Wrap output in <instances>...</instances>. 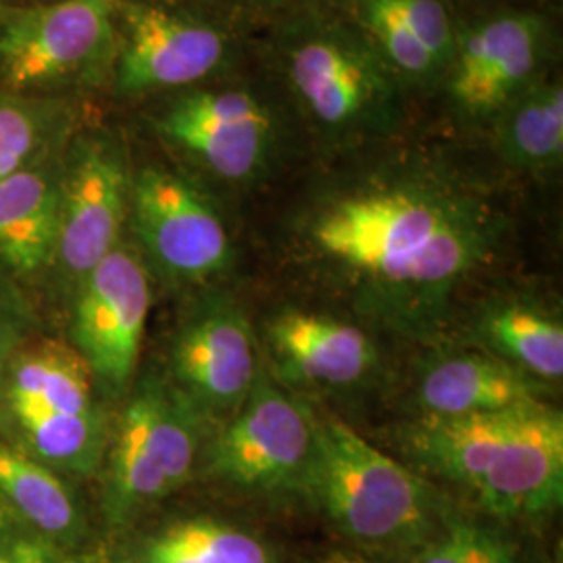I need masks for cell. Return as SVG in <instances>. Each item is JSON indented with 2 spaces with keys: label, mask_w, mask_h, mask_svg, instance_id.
Masks as SVG:
<instances>
[{
  "label": "cell",
  "mask_w": 563,
  "mask_h": 563,
  "mask_svg": "<svg viewBox=\"0 0 563 563\" xmlns=\"http://www.w3.org/2000/svg\"><path fill=\"white\" fill-rule=\"evenodd\" d=\"M328 260L405 307L439 302L488 253L474 209L422 188H388L332 202L311 225Z\"/></svg>",
  "instance_id": "cell-1"
},
{
  "label": "cell",
  "mask_w": 563,
  "mask_h": 563,
  "mask_svg": "<svg viewBox=\"0 0 563 563\" xmlns=\"http://www.w3.org/2000/svg\"><path fill=\"white\" fill-rule=\"evenodd\" d=\"M407 449L426 470L472 490L495 516H543L562 504L563 418L543 401L423 418L407 432Z\"/></svg>",
  "instance_id": "cell-2"
},
{
  "label": "cell",
  "mask_w": 563,
  "mask_h": 563,
  "mask_svg": "<svg viewBox=\"0 0 563 563\" xmlns=\"http://www.w3.org/2000/svg\"><path fill=\"white\" fill-rule=\"evenodd\" d=\"M99 393L69 342L36 334L0 384V437L65 478H90L109 443Z\"/></svg>",
  "instance_id": "cell-3"
},
{
  "label": "cell",
  "mask_w": 563,
  "mask_h": 563,
  "mask_svg": "<svg viewBox=\"0 0 563 563\" xmlns=\"http://www.w3.org/2000/svg\"><path fill=\"white\" fill-rule=\"evenodd\" d=\"M302 488L355 541L405 543L432 528L430 484L336 418H318Z\"/></svg>",
  "instance_id": "cell-4"
},
{
  "label": "cell",
  "mask_w": 563,
  "mask_h": 563,
  "mask_svg": "<svg viewBox=\"0 0 563 563\" xmlns=\"http://www.w3.org/2000/svg\"><path fill=\"white\" fill-rule=\"evenodd\" d=\"M120 0H0V90L76 101L111 80Z\"/></svg>",
  "instance_id": "cell-5"
},
{
  "label": "cell",
  "mask_w": 563,
  "mask_h": 563,
  "mask_svg": "<svg viewBox=\"0 0 563 563\" xmlns=\"http://www.w3.org/2000/svg\"><path fill=\"white\" fill-rule=\"evenodd\" d=\"M201 416L167 376L148 372L125 395L102 460V511L113 526L134 520L190 481Z\"/></svg>",
  "instance_id": "cell-6"
},
{
  "label": "cell",
  "mask_w": 563,
  "mask_h": 563,
  "mask_svg": "<svg viewBox=\"0 0 563 563\" xmlns=\"http://www.w3.org/2000/svg\"><path fill=\"white\" fill-rule=\"evenodd\" d=\"M132 169L113 134L80 123L60 153L59 225L48 278L63 295L121 242Z\"/></svg>",
  "instance_id": "cell-7"
},
{
  "label": "cell",
  "mask_w": 563,
  "mask_h": 563,
  "mask_svg": "<svg viewBox=\"0 0 563 563\" xmlns=\"http://www.w3.org/2000/svg\"><path fill=\"white\" fill-rule=\"evenodd\" d=\"M69 299V344L90 367L101 393L128 395L153 305L148 267L139 249L121 241L76 284Z\"/></svg>",
  "instance_id": "cell-8"
},
{
  "label": "cell",
  "mask_w": 563,
  "mask_h": 563,
  "mask_svg": "<svg viewBox=\"0 0 563 563\" xmlns=\"http://www.w3.org/2000/svg\"><path fill=\"white\" fill-rule=\"evenodd\" d=\"M128 222L146 267L174 284H201L225 272L230 236L211 202L180 174L142 167L132 174Z\"/></svg>",
  "instance_id": "cell-9"
},
{
  "label": "cell",
  "mask_w": 563,
  "mask_h": 563,
  "mask_svg": "<svg viewBox=\"0 0 563 563\" xmlns=\"http://www.w3.org/2000/svg\"><path fill=\"white\" fill-rule=\"evenodd\" d=\"M316 416L260 369L239 411L209 449V470L225 483L274 493L301 486L313 451Z\"/></svg>",
  "instance_id": "cell-10"
},
{
  "label": "cell",
  "mask_w": 563,
  "mask_h": 563,
  "mask_svg": "<svg viewBox=\"0 0 563 563\" xmlns=\"http://www.w3.org/2000/svg\"><path fill=\"white\" fill-rule=\"evenodd\" d=\"M225 55L220 30L162 2L120 0L111 84L120 97L188 88Z\"/></svg>",
  "instance_id": "cell-11"
},
{
  "label": "cell",
  "mask_w": 563,
  "mask_h": 563,
  "mask_svg": "<svg viewBox=\"0 0 563 563\" xmlns=\"http://www.w3.org/2000/svg\"><path fill=\"white\" fill-rule=\"evenodd\" d=\"M257 344L241 307L216 297L180 323L169 349V376L202 420H230L260 374Z\"/></svg>",
  "instance_id": "cell-12"
},
{
  "label": "cell",
  "mask_w": 563,
  "mask_h": 563,
  "mask_svg": "<svg viewBox=\"0 0 563 563\" xmlns=\"http://www.w3.org/2000/svg\"><path fill=\"white\" fill-rule=\"evenodd\" d=\"M153 125L169 146L228 181L257 174L272 134L262 102L242 90H190L163 107Z\"/></svg>",
  "instance_id": "cell-13"
},
{
  "label": "cell",
  "mask_w": 563,
  "mask_h": 563,
  "mask_svg": "<svg viewBox=\"0 0 563 563\" xmlns=\"http://www.w3.org/2000/svg\"><path fill=\"white\" fill-rule=\"evenodd\" d=\"M288 76L309 113L325 128H355L386 99L383 74L372 57L332 34L299 42L290 51Z\"/></svg>",
  "instance_id": "cell-14"
},
{
  "label": "cell",
  "mask_w": 563,
  "mask_h": 563,
  "mask_svg": "<svg viewBox=\"0 0 563 563\" xmlns=\"http://www.w3.org/2000/svg\"><path fill=\"white\" fill-rule=\"evenodd\" d=\"M543 25L532 15L486 21L462 42L451 95L470 113H493L511 101L539 67Z\"/></svg>",
  "instance_id": "cell-15"
},
{
  "label": "cell",
  "mask_w": 563,
  "mask_h": 563,
  "mask_svg": "<svg viewBox=\"0 0 563 563\" xmlns=\"http://www.w3.org/2000/svg\"><path fill=\"white\" fill-rule=\"evenodd\" d=\"M60 153L0 180V272L25 290L48 278L55 260Z\"/></svg>",
  "instance_id": "cell-16"
},
{
  "label": "cell",
  "mask_w": 563,
  "mask_h": 563,
  "mask_svg": "<svg viewBox=\"0 0 563 563\" xmlns=\"http://www.w3.org/2000/svg\"><path fill=\"white\" fill-rule=\"evenodd\" d=\"M267 341L282 372L299 383L346 386L376 363V346L353 323L286 309L267 323Z\"/></svg>",
  "instance_id": "cell-17"
},
{
  "label": "cell",
  "mask_w": 563,
  "mask_h": 563,
  "mask_svg": "<svg viewBox=\"0 0 563 563\" xmlns=\"http://www.w3.org/2000/svg\"><path fill=\"white\" fill-rule=\"evenodd\" d=\"M532 401H541L534 380L497 355L484 353L439 357L423 369L418 383L423 418L493 413Z\"/></svg>",
  "instance_id": "cell-18"
},
{
  "label": "cell",
  "mask_w": 563,
  "mask_h": 563,
  "mask_svg": "<svg viewBox=\"0 0 563 563\" xmlns=\"http://www.w3.org/2000/svg\"><path fill=\"white\" fill-rule=\"evenodd\" d=\"M0 504L36 539L71 549L84 532L81 504L65 478L0 437Z\"/></svg>",
  "instance_id": "cell-19"
},
{
  "label": "cell",
  "mask_w": 563,
  "mask_h": 563,
  "mask_svg": "<svg viewBox=\"0 0 563 563\" xmlns=\"http://www.w3.org/2000/svg\"><path fill=\"white\" fill-rule=\"evenodd\" d=\"M78 123L76 101L0 90V180L55 155Z\"/></svg>",
  "instance_id": "cell-20"
},
{
  "label": "cell",
  "mask_w": 563,
  "mask_h": 563,
  "mask_svg": "<svg viewBox=\"0 0 563 563\" xmlns=\"http://www.w3.org/2000/svg\"><path fill=\"white\" fill-rule=\"evenodd\" d=\"M484 339L497 357L541 380L563 376V325L560 320L528 305H505L490 311L483 322Z\"/></svg>",
  "instance_id": "cell-21"
},
{
  "label": "cell",
  "mask_w": 563,
  "mask_h": 563,
  "mask_svg": "<svg viewBox=\"0 0 563 563\" xmlns=\"http://www.w3.org/2000/svg\"><path fill=\"white\" fill-rule=\"evenodd\" d=\"M505 159L526 169L555 167L563 155L562 84H544L511 102L499 121Z\"/></svg>",
  "instance_id": "cell-22"
},
{
  "label": "cell",
  "mask_w": 563,
  "mask_h": 563,
  "mask_svg": "<svg viewBox=\"0 0 563 563\" xmlns=\"http://www.w3.org/2000/svg\"><path fill=\"white\" fill-rule=\"evenodd\" d=\"M141 563H272L253 534L209 518L167 526L142 549Z\"/></svg>",
  "instance_id": "cell-23"
},
{
  "label": "cell",
  "mask_w": 563,
  "mask_h": 563,
  "mask_svg": "<svg viewBox=\"0 0 563 563\" xmlns=\"http://www.w3.org/2000/svg\"><path fill=\"white\" fill-rule=\"evenodd\" d=\"M411 563H516L507 544L483 526L451 520L432 534Z\"/></svg>",
  "instance_id": "cell-24"
},
{
  "label": "cell",
  "mask_w": 563,
  "mask_h": 563,
  "mask_svg": "<svg viewBox=\"0 0 563 563\" xmlns=\"http://www.w3.org/2000/svg\"><path fill=\"white\" fill-rule=\"evenodd\" d=\"M362 20L372 38L383 48L386 59L402 74L423 78L441 67L395 15L386 0H362Z\"/></svg>",
  "instance_id": "cell-25"
},
{
  "label": "cell",
  "mask_w": 563,
  "mask_h": 563,
  "mask_svg": "<svg viewBox=\"0 0 563 563\" xmlns=\"http://www.w3.org/2000/svg\"><path fill=\"white\" fill-rule=\"evenodd\" d=\"M38 334L30 292L0 272V384L23 344Z\"/></svg>",
  "instance_id": "cell-26"
},
{
  "label": "cell",
  "mask_w": 563,
  "mask_h": 563,
  "mask_svg": "<svg viewBox=\"0 0 563 563\" xmlns=\"http://www.w3.org/2000/svg\"><path fill=\"white\" fill-rule=\"evenodd\" d=\"M439 65L453 57V27L441 0H386Z\"/></svg>",
  "instance_id": "cell-27"
},
{
  "label": "cell",
  "mask_w": 563,
  "mask_h": 563,
  "mask_svg": "<svg viewBox=\"0 0 563 563\" xmlns=\"http://www.w3.org/2000/svg\"><path fill=\"white\" fill-rule=\"evenodd\" d=\"M0 563H101L90 558H81L57 544L41 539H13L0 543Z\"/></svg>",
  "instance_id": "cell-28"
},
{
  "label": "cell",
  "mask_w": 563,
  "mask_h": 563,
  "mask_svg": "<svg viewBox=\"0 0 563 563\" xmlns=\"http://www.w3.org/2000/svg\"><path fill=\"white\" fill-rule=\"evenodd\" d=\"M21 532H23V526L15 520V516L4 505L0 504V543L21 539Z\"/></svg>",
  "instance_id": "cell-29"
},
{
  "label": "cell",
  "mask_w": 563,
  "mask_h": 563,
  "mask_svg": "<svg viewBox=\"0 0 563 563\" xmlns=\"http://www.w3.org/2000/svg\"><path fill=\"white\" fill-rule=\"evenodd\" d=\"M322 563H365L362 560H357V558H353V555H342V553H336V555H332V558H328V560H323Z\"/></svg>",
  "instance_id": "cell-30"
}]
</instances>
